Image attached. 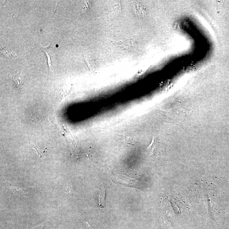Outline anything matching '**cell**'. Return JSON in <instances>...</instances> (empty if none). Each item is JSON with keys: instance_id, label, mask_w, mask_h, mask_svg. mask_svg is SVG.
I'll return each instance as SVG.
<instances>
[{"instance_id": "obj_6", "label": "cell", "mask_w": 229, "mask_h": 229, "mask_svg": "<svg viewBox=\"0 0 229 229\" xmlns=\"http://www.w3.org/2000/svg\"><path fill=\"white\" fill-rule=\"evenodd\" d=\"M119 45L121 47L124 48V49H128V48L131 47L133 45L134 41L132 40H127L126 41H121L120 42H118Z\"/></svg>"}, {"instance_id": "obj_4", "label": "cell", "mask_w": 229, "mask_h": 229, "mask_svg": "<svg viewBox=\"0 0 229 229\" xmlns=\"http://www.w3.org/2000/svg\"><path fill=\"white\" fill-rule=\"evenodd\" d=\"M132 10L135 14L137 16L142 17L144 15V8L139 3H134L133 5Z\"/></svg>"}, {"instance_id": "obj_1", "label": "cell", "mask_w": 229, "mask_h": 229, "mask_svg": "<svg viewBox=\"0 0 229 229\" xmlns=\"http://www.w3.org/2000/svg\"><path fill=\"white\" fill-rule=\"evenodd\" d=\"M42 50L45 52L46 55L48 59V64L50 69H51V63L53 61L54 58V53L53 50L51 48V45L49 46L45 47H41Z\"/></svg>"}, {"instance_id": "obj_2", "label": "cell", "mask_w": 229, "mask_h": 229, "mask_svg": "<svg viewBox=\"0 0 229 229\" xmlns=\"http://www.w3.org/2000/svg\"><path fill=\"white\" fill-rule=\"evenodd\" d=\"M12 80L16 88L20 89L23 85V76L21 73H18L12 77Z\"/></svg>"}, {"instance_id": "obj_3", "label": "cell", "mask_w": 229, "mask_h": 229, "mask_svg": "<svg viewBox=\"0 0 229 229\" xmlns=\"http://www.w3.org/2000/svg\"><path fill=\"white\" fill-rule=\"evenodd\" d=\"M10 187L12 191L14 192H17L19 194H27L29 193L31 190L30 189L32 188V187L26 188H23L18 187L14 186H11L10 185Z\"/></svg>"}, {"instance_id": "obj_5", "label": "cell", "mask_w": 229, "mask_h": 229, "mask_svg": "<svg viewBox=\"0 0 229 229\" xmlns=\"http://www.w3.org/2000/svg\"><path fill=\"white\" fill-rule=\"evenodd\" d=\"M106 190L104 188L101 191L98 200V206L101 208H105V197H106Z\"/></svg>"}]
</instances>
